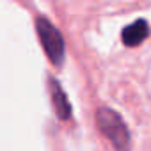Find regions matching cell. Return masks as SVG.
I'll return each mask as SVG.
<instances>
[{
	"label": "cell",
	"instance_id": "cell-2",
	"mask_svg": "<svg viewBox=\"0 0 151 151\" xmlns=\"http://www.w3.org/2000/svg\"><path fill=\"white\" fill-rule=\"evenodd\" d=\"M36 30H37V36L41 39V45L45 48L48 60L55 66H62V62H64V39H62L60 32L46 18L36 20Z\"/></svg>",
	"mask_w": 151,
	"mask_h": 151
},
{
	"label": "cell",
	"instance_id": "cell-1",
	"mask_svg": "<svg viewBox=\"0 0 151 151\" xmlns=\"http://www.w3.org/2000/svg\"><path fill=\"white\" fill-rule=\"evenodd\" d=\"M96 123H98V128L101 130V133L114 144V147L117 151L130 149V132L126 128V123L116 110H112L109 107L98 109Z\"/></svg>",
	"mask_w": 151,
	"mask_h": 151
},
{
	"label": "cell",
	"instance_id": "cell-4",
	"mask_svg": "<svg viewBox=\"0 0 151 151\" xmlns=\"http://www.w3.org/2000/svg\"><path fill=\"white\" fill-rule=\"evenodd\" d=\"M147 34H149V27L146 20H135L121 32V39L126 46H137L147 37Z\"/></svg>",
	"mask_w": 151,
	"mask_h": 151
},
{
	"label": "cell",
	"instance_id": "cell-3",
	"mask_svg": "<svg viewBox=\"0 0 151 151\" xmlns=\"http://www.w3.org/2000/svg\"><path fill=\"white\" fill-rule=\"evenodd\" d=\"M48 86H50V96H52V103H53V109H55L57 117L60 121H68L71 117V105L68 101L66 93L62 91L60 84L55 78H50L48 80Z\"/></svg>",
	"mask_w": 151,
	"mask_h": 151
}]
</instances>
